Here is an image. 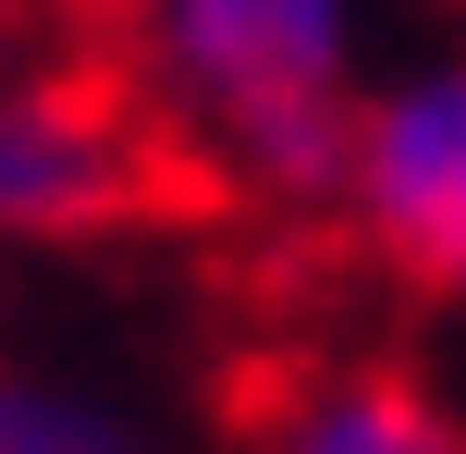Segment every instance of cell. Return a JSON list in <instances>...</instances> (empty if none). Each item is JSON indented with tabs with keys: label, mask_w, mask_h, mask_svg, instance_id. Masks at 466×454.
<instances>
[{
	"label": "cell",
	"mask_w": 466,
	"mask_h": 454,
	"mask_svg": "<svg viewBox=\"0 0 466 454\" xmlns=\"http://www.w3.org/2000/svg\"><path fill=\"white\" fill-rule=\"evenodd\" d=\"M172 147L246 197L319 209L344 98L369 86V0H98Z\"/></svg>",
	"instance_id": "cell-1"
},
{
	"label": "cell",
	"mask_w": 466,
	"mask_h": 454,
	"mask_svg": "<svg viewBox=\"0 0 466 454\" xmlns=\"http://www.w3.org/2000/svg\"><path fill=\"white\" fill-rule=\"evenodd\" d=\"M49 49H62V0H0V74L49 62Z\"/></svg>",
	"instance_id": "cell-6"
},
{
	"label": "cell",
	"mask_w": 466,
	"mask_h": 454,
	"mask_svg": "<svg viewBox=\"0 0 466 454\" xmlns=\"http://www.w3.org/2000/svg\"><path fill=\"white\" fill-rule=\"evenodd\" d=\"M331 209L380 270L466 308V49H430L344 98Z\"/></svg>",
	"instance_id": "cell-3"
},
{
	"label": "cell",
	"mask_w": 466,
	"mask_h": 454,
	"mask_svg": "<svg viewBox=\"0 0 466 454\" xmlns=\"http://www.w3.org/2000/svg\"><path fill=\"white\" fill-rule=\"evenodd\" d=\"M172 185V123L147 86L74 74L62 49L0 74V246H98Z\"/></svg>",
	"instance_id": "cell-2"
},
{
	"label": "cell",
	"mask_w": 466,
	"mask_h": 454,
	"mask_svg": "<svg viewBox=\"0 0 466 454\" xmlns=\"http://www.w3.org/2000/svg\"><path fill=\"white\" fill-rule=\"evenodd\" d=\"M246 454H466V406L430 368L393 357H344V368H307L258 406Z\"/></svg>",
	"instance_id": "cell-4"
},
{
	"label": "cell",
	"mask_w": 466,
	"mask_h": 454,
	"mask_svg": "<svg viewBox=\"0 0 466 454\" xmlns=\"http://www.w3.org/2000/svg\"><path fill=\"white\" fill-rule=\"evenodd\" d=\"M0 454H185V442H160L111 381L0 344Z\"/></svg>",
	"instance_id": "cell-5"
}]
</instances>
